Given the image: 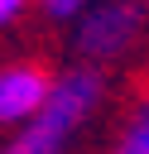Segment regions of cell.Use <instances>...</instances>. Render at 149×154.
Masks as SVG:
<instances>
[{"instance_id":"obj_6","label":"cell","mask_w":149,"mask_h":154,"mask_svg":"<svg viewBox=\"0 0 149 154\" xmlns=\"http://www.w3.org/2000/svg\"><path fill=\"white\" fill-rule=\"evenodd\" d=\"M24 5H29V0H0V24L19 19V14H24Z\"/></svg>"},{"instance_id":"obj_1","label":"cell","mask_w":149,"mask_h":154,"mask_svg":"<svg viewBox=\"0 0 149 154\" xmlns=\"http://www.w3.org/2000/svg\"><path fill=\"white\" fill-rule=\"evenodd\" d=\"M101 101H106V77L96 63L58 72L48 101L24 125H14V135L0 144V154H67L72 140L101 116Z\"/></svg>"},{"instance_id":"obj_4","label":"cell","mask_w":149,"mask_h":154,"mask_svg":"<svg viewBox=\"0 0 149 154\" xmlns=\"http://www.w3.org/2000/svg\"><path fill=\"white\" fill-rule=\"evenodd\" d=\"M111 154H149V87L125 106V120L111 140Z\"/></svg>"},{"instance_id":"obj_3","label":"cell","mask_w":149,"mask_h":154,"mask_svg":"<svg viewBox=\"0 0 149 154\" xmlns=\"http://www.w3.org/2000/svg\"><path fill=\"white\" fill-rule=\"evenodd\" d=\"M53 91V77L38 63H10L0 67V125H24Z\"/></svg>"},{"instance_id":"obj_5","label":"cell","mask_w":149,"mask_h":154,"mask_svg":"<svg viewBox=\"0 0 149 154\" xmlns=\"http://www.w3.org/2000/svg\"><path fill=\"white\" fill-rule=\"evenodd\" d=\"M87 5H91V0H43V10H48L53 19H77Z\"/></svg>"},{"instance_id":"obj_2","label":"cell","mask_w":149,"mask_h":154,"mask_svg":"<svg viewBox=\"0 0 149 154\" xmlns=\"http://www.w3.org/2000/svg\"><path fill=\"white\" fill-rule=\"evenodd\" d=\"M144 5L139 0H91L82 14H77V29H72V48L82 53V63H120L125 53L139 48L144 38Z\"/></svg>"}]
</instances>
